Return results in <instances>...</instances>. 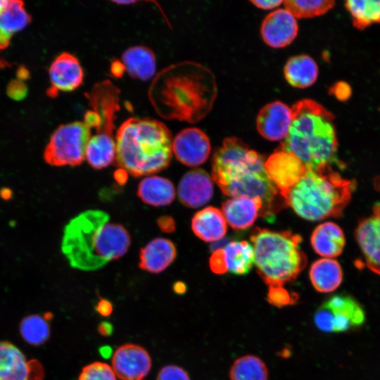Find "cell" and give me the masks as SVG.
Returning <instances> with one entry per match:
<instances>
[{
	"label": "cell",
	"instance_id": "4",
	"mask_svg": "<svg viewBox=\"0 0 380 380\" xmlns=\"http://www.w3.org/2000/svg\"><path fill=\"white\" fill-rule=\"evenodd\" d=\"M116 165L138 177L159 172L172 156V134L161 121L129 118L115 134Z\"/></svg>",
	"mask_w": 380,
	"mask_h": 380
},
{
	"label": "cell",
	"instance_id": "19",
	"mask_svg": "<svg viewBox=\"0 0 380 380\" xmlns=\"http://www.w3.org/2000/svg\"><path fill=\"white\" fill-rule=\"evenodd\" d=\"M355 237L367 265L380 274V213L362 220L356 229Z\"/></svg>",
	"mask_w": 380,
	"mask_h": 380
},
{
	"label": "cell",
	"instance_id": "27",
	"mask_svg": "<svg viewBox=\"0 0 380 380\" xmlns=\"http://www.w3.org/2000/svg\"><path fill=\"white\" fill-rule=\"evenodd\" d=\"M137 195L146 204L164 206L173 201L175 189L170 180L162 177L151 176L139 182Z\"/></svg>",
	"mask_w": 380,
	"mask_h": 380
},
{
	"label": "cell",
	"instance_id": "16",
	"mask_svg": "<svg viewBox=\"0 0 380 380\" xmlns=\"http://www.w3.org/2000/svg\"><path fill=\"white\" fill-rule=\"evenodd\" d=\"M298 31L296 18L285 8L270 13L263 20L260 27L263 41L275 49L289 45L296 37Z\"/></svg>",
	"mask_w": 380,
	"mask_h": 380
},
{
	"label": "cell",
	"instance_id": "8",
	"mask_svg": "<svg viewBox=\"0 0 380 380\" xmlns=\"http://www.w3.org/2000/svg\"><path fill=\"white\" fill-rule=\"evenodd\" d=\"M120 94L119 88L108 80L96 83L86 93L91 108L98 114L95 134L91 135L85 153V159L94 169H103L115 161V120L120 109Z\"/></svg>",
	"mask_w": 380,
	"mask_h": 380
},
{
	"label": "cell",
	"instance_id": "22",
	"mask_svg": "<svg viewBox=\"0 0 380 380\" xmlns=\"http://www.w3.org/2000/svg\"><path fill=\"white\" fill-rule=\"evenodd\" d=\"M191 229L195 235L205 242L222 239L227 233V222L222 211L208 206L198 211L191 220Z\"/></svg>",
	"mask_w": 380,
	"mask_h": 380
},
{
	"label": "cell",
	"instance_id": "14",
	"mask_svg": "<svg viewBox=\"0 0 380 380\" xmlns=\"http://www.w3.org/2000/svg\"><path fill=\"white\" fill-rule=\"evenodd\" d=\"M50 96L59 91L68 92L77 89L84 80V70L78 58L68 52H63L52 61L49 68Z\"/></svg>",
	"mask_w": 380,
	"mask_h": 380
},
{
	"label": "cell",
	"instance_id": "37",
	"mask_svg": "<svg viewBox=\"0 0 380 380\" xmlns=\"http://www.w3.org/2000/svg\"><path fill=\"white\" fill-rule=\"evenodd\" d=\"M316 326L324 332H334V317L327 309L320 307L315 315Z\"/></svg>",
	"mask_w": 380,
	"mask_h": 380
},
{
	"label": "cell",
	"instance_id": "3",
	"mask_svg": "<svg viewBox=\"0 0 380 380\" xmlns=\"http://www.w3.org/2000/svg\"><path fill=\"white\" fill-rule=\"evenodd\" d=\"M129 245V234L122 225L110 222L103 210H88L65 227L61 251L71 267L94 271L123 256Z\"/></svg>",
	"mask_w": 380,
	"mask_h": 380
},
{
	"label": "cell",
	"instance_id": "17",
	"mask_svg": "<svg viewBox=\"0 0 380 380\" xmlns=\"http://www.w3.org/2000/svg\"><path fill=\"white\" fill-rule=\"evenodd\" d=\"M177 194L183 205L193 208L201 207L213 197V179L203 170H190L182 177Z\"/></svg>",
	"mask_w": 380,
	"mask_h": 380
},
{
	"label": "cell",
	"instance_id": "40",
	"mask_svg": "<svg viewBox=\"0 0 380 380\" xmlns=\"http://www.w3.org/2000/svg\"><path fill=\"white\" fill-rule=\"evenodd\" d=\"M159 227L165 232H172L175 229L174 220L168 216H163L158 220Z\"/></svg>",
	"mask_w": 380,
	"mask_h": 380
},
{
	"label": "cell",
	"instance_id": "20",
	"mask_svg": "<svg viewBox=\"0 0 380 380\" xmlns=\"http://www.w3.org/2000/svg\"><path fill=\"white\" fill-rule=\"evenodd\" d=\"M177 255L175 244L169 239L156 238L140 250L139 267L151 273L164 271Z\"/></svg>",
	"mask_w": 380,
	"mask_h": 380
},
{
	"label": "cell",
	"instance_id": "12",
	"mask_svg": "<svg viewBox=\"0 0 380 380\" xmlns=\"http://www.w3.org/2000/svg\"><path fill=\"white\" fill-rule=\"evenodd\" d=\"M211 151L207 134L197 127H186L173 139L172 153L182 164L194 167L206 161Z\"/></svg>",
	"mask_w": 380,
	"mask_h": 380
},
{
	"label": "cell",
	"instance_id": "21",
	"mask_svg": "<svg viewBox=\"0 0 380 380\" xmlns=\"http://www.w3.org/2000/svg\"><path fill=\"white\" fill-rule=\"evenodd\" d=\"M121 63L124 70L134 79L146 81L156 75V55L147 46L135 45L127 48L122 54Z\"/></svg>",
	"mask_w": 380,
	"mask_h": 380
},
{
	"label": "cell",
	"instance_id": "24",
	"mask_svg": "<svg viewBox=\"0 0 380 380\" xmlns=\"http://www.w3.org/2000/svg\"><path fill=\"white\" fill-rule=\"evenodd\" d=\"M31 22V15L26 11L24 2L8 1L6 8L0 13V49H6L13 35Z\"/></svg>",
	"mask_w": 380,
	"mask_h": 380
},
{
	"label": "cell",
	"instance_id": "34",
	"mask_svg": "<svg viewBox=\"0 0 380 380\" xmlns=\"http://www.w3.org/2000/svg\"><path fill=\"white\" fill-rule=\"evenodd\" d=\"M78 380H116V375L108 365L94 362L83 367Z\"/></svg>",
	"mask_w": 380,
	"mask_h": 380
},
{
	"label": "cell",
	"instance_id": "35",
	"mask_svg": "<svg viewBox=\"0 0 380 380\" xmlns=\"http://www.w3.org/2000/svg\"><path fill=\"white\" fill-rule=\"evenodd\" d=\"M267 299L271 305L281 308L289 304H293L296 298L287 289L283 288L268 290Z\"/></svg>",
	"mask_w": 380,
	"mask_h": 380
},
{
	"label": "cell",
	"instance_id": "6",
	"mask_svg": "<svg viewBox=\"0 0 380 380\" xmlns=\"http://www.w3.org/2000/svg\"><path fill=\"white\" fill-rule=\"evenodd\" d=\"M306 167L300 181L281 195L284 203L298 216L310 221L339 215L351 196L352 182L343 178L330 165Z\"/></svg>",
	"mask_w": 380,
	"mask_h": 380
},
{
	"label": "cell",
	"instance_id": "36",
	"mask_svg": "<svg viewBox=\"0 0 380 380\" xmlns=\"http://www.w3.org/2000/svg\"><path fill=\"white\" fill-rule=\"evenodd\" d=\"M156 380H190L187 372L176 365H167L163 367Z\"/></svg>",
	"mask_w": 380,
	"mask_h": 380
},
{
	"label": "cell",
	"instance_id": "31",
	"mask_svg": "<svg viewBox=\"0 0 380 380\" xmlns=\"http://www.w3.org/2000/svg\"><path fill=\"white\" fill-rule=\"evenodd\" d=\"M345 6L352 16L354 26L364 29L374 23H380V1H348Z\"/></svg>",
	"mask_w": 380,
	"mask_h": 380
},
{
	"label": "cell",
	"instance_id": "10",
	"mask_svg": "<svg viewBox=\"0 0 380 380\" xmlns=\"http://www.w3.org/2000/svg\"><path fill=\"white\" fill-rule=\"evenodd\" d=\"M265 168L280 196L298 182L307 170L300 158L280 147L265 160Z\"/></svg>",
	"mask_w": 380,
	"mask_h": 380
},
{
	"label": "cell",
	"instance_id": "48",
	"mask_svg": "<svg viewBox=\"0 0 380 380\" xmlns=\"http://www.w3.org/2000/svg\"><path fill=\"white\" fill-rule=\"evenodd\" d=\"M6 65V63L5 61H1V60L0 59V68H1V67H4V66H5Z\"/></svg>",
	"mask_w": 380,
	"mask_h": 380
},
{
	"label": "cell",
	"instance_id": "2",
	"mask_svg": "<svg viewBox=\"0 0 380 380\" xmlns=\"http://www.w3.org/2000/svg\"><path fill=\"white\" fill-rule=\"evenodd\" d=\"M212 179L232 198H260L261 215L271 219L279 209V191L267 177L263 157L237 137H226L212 158Z\"/></svg>",
	"mask_w": 380,
	"mask_h": 380
},
{
	"label": "cell",
	"instance_id": "46",
	"mask_svg": "<svg viewBox=\"0 0 380 380\" xmlns=\"http://www.w3.org/2000/svg\"><path fill=\"white\" fill-rule=\"evenodd\" d=\"M115 177L118 182L124 183V182H125L127 179L126 172L122 169L115 172Z\"/></svg>",
	"mask_w": 380,
	"mask_h": 380
},
{
	"label": "cell",
	"instance_id": "23",
	"mask_svg": "<svg viewBox=\"0 0 380 380\" xmlns=\"http://www.w3.org/2000/svg\"><path fill=\"white\" fill-rule=\"evenodd\" d=\"M345 242L343 230L332 222L319 224L310 237L312 248L316 253L324 258L338 256L343 250Z\"/></svg>",
	"mask_w": 380,
	"mask_h": 380
},
{
	"label": "cell",
	"instance_id": "33",
	"mask_svg": "<svg viewBox=\"0 0 380 380\" xmlns=\"http://www.w3.org/2000/svg\"><path fill=\"white\" fill-rule=\"evenodd\" d=\"M285 9L296 18H310L322 15L335 4L331 0H286L283 1Z\"/></svg>",
	"mask_w": 380,
	"mask_h": 380
},
{
	"label": "cell",
	"instance_id": "13",
	"mask_svg": "<svg viewBox=\"0 0 380 380\" xmlns=\"http://www.w3.org/2000/svg\"><path fill=\"white\" fill-rule=\"evenodd\" d=\"M113 369L121 380H144L151 367L148 353L139 345L127 343L114 353Z\"/></svg>",
	"mask_w": 380,
	"mask_h": 380
},
{
	"label": "cell",
	"instance_id": "7",
	"mask_svg": "<svg viewBox=\"0 0 380 380\" xmlns=\"http://www.w3.org/2000/svg\"><path fill=\"white\" fill-rule=\"evenodd\" d=\"M250 240L257 272L268 290L284 288L307 265V256L299 246L302 242L299 234L256 227Z\"/></svg>",
	"mask_w": 380,
	"mask_h": 380
},
{
	"label": "cell",
	"instance_id": "44",
	"mask_svg": "<svg viewBox=\"0 0 380 380\" xmlns=\"http://www.w3.org/2000/svg\"><path fill=\"white\" fill-rule=\"evenodd\" d=\"M99 352L100 355L102 357L107 359V358H109L112 355L113 349L109 346H103L99 348Z\"/></svg>",
	"mask_w": 380,
	"mask_h": 380
},
{
	"label": "cell",
	"instance_id": "42",
	"mask_svg": "<svg viewBox=\"0 0 380 380\" xmlns=\"http://www.w3.org/2000/svg\"><path fill=\"white\" fill-rule=\"evenodd\" d=\"M253 5L256 7L263 9V10H270L274 8L279 6L280 4H283V1L280 0H270V1H250Z\"/></svg>",
	"mask_w": 380,
	"mask_h": 380
},
{
	"label": "cell",
	"instance_id": "47",
	"mask_svg": "<svg viewBox=\"0 0 380 380\" xmlns=\"http://www.w3.org/2000/svg\"><path fill=\"white\" fill-rule=\"evenodd\" d=\"M8 4V0H0V13L6 8Z\"/></svg>",
	"mask_w": 380,
	"mask_h": 380
},
{
	"label": "cell",
	"instance_id": "39",
	"mask_svg": "<svg viewBox=\"0 0 380 380\" xmlns=\"http://www.w3.org/2000/svg\"><path fill=\"white\" fill-rule=\"evenodd\" d=\"M335 96L341 101L347 100L351 94V89L346 82H338L332 89Z\"/></svg>",
	"mask_w": 380,
	"mask_h": 380
},
{
	"label": "cell",
	"instance_id": "28",
	"mask_svg": "<svg viewBox=\"0 0 380 380\" xmlns=\"http://www.w3.org/2000/svg\"><path fill=\"white\" fill-rule=\"evenodd\" d=\"M222 249L227 272L245 275L250 272L255 259L251 243L246 241H234Z\"/></svg>",
	"mask_w": 380,
	"mask_h": 380
},
{
	"label": "cell",
	"instance_id": "26",
	"mask_svg": "<svg viewBox=\"0 0 380 380\" xmlns=\"http://www.w3.org/2000/svg\"><path fill=\"white\" fill-rule=\"evenodd\" d=\"M284 74L291 86L304 89L312 86L316 82L318 66L314 59L308 55L295 56L286 63Z\"/></svg>",
	"mask_w": 380,
	"mask_h": 380
},
{
	"label": "cell",
	"instance_id": "15",
	"mask_svg": "<svg viewBox=\"0 0 380 380\" xmlns=\"http://www.w3.org/2000/svg\"><path fill=\"white\" fill-rule=\"evenodd\" d=\"M292 118L291 108L289 106L280 101L269 103L257 115V130L269 141H284L288 135Z\"/></svg>",
	"mask_w": 380,
	"mask_h": 380
},
{
	"label": "cell",
	"instance_id": "11",
	"mask_svg": "<svg viewBox=\"0 0 380 380\" xmlns=\"http://www.w3.org/2000/svg\"><path fill=\"white\" fill-rule=\"evenodd\" d=\"M44 369L36 360H27L18 348L0 342V380H43Z\"/></svg>",
	"mask_w": 380,
	"mask_h": 380
},
{
	"label": "cell",
	"instance_id": "25",
	"mask_svg": "<svg viewBox=\"0 0 380 380\" xmlns=\"http://www.w3.org/2000/svg\"><path fill=\"white\" fill-rule=\"evenodd\" d=\"M309 276L315 289L319 293L334 291L341 284L343 272L340 264L332 258H322L315 261Z\"/></svg>",
	"mask_w": 380,
	"mask_h": 380
},
{
	"label": "cell",
	"instance_id": "41",
	"mask_svg": "<svg viewBox=\"0 0 380 380\" xmlns=\"http://www.w3.org/2000/svg\"><path fill=\"white\" fill-rule=\"evenodd\" d=\"M96 310L102 316L108 317L113 312L112 303L106 299H101L97 303Z\"/></svg>",
	"mask_w": 380,
	"mask_h": 380
},
{
	"label": "cell",
	"instance_id": "38",
	"mask_svg": "<svg viewBox=\"0 0 380 380\" xmlns=\"http://www.w3.org/2000/svg\"><path fill=\"white\" fill-rule=\"evenodd\" d=\"M209 264L211 270L215 274H222L227 272L222 248L213 252L210 258Z\"/></svg>",
	"mask_w": 380,
	"mask_h": 380
},
{
	"label": "cell",
	"instance_id": "30",
	"mask_svg": "<svg viewBox=\"0 0 380 380\" xmlns=\"http://www.w3.org/2000/svg\"><path fill=\"white\" fill-rule=\"evenodd\" d=\"M230 380H267L268 369L258 357L246 355L237 358L229 371Z\"/></svg>",
	"mask_w": 380,
	"mask_h": 380
},
{
	"label": "cell",
	"instance_id": "5",
	"mask_svg": "<svg viewBox=\"0 0 380 380\" xmlns=\"http://www.w3.org/2000/svg\"><path fill=\"white\" fill-rule=\"evenodd\" d=\"M292 122L280 148L310 167L338 164V141L333 114L315 101L305 99L291 108Z\"/></svg>",
	"mask_w": 380,
	"mask_h": 380
},
{
	"label": "cell",
	"instance_id": "18",
	"mask_svg": "<svg viewBox=\"0 0 380 380\" xmlns=\"http://www.w3.org/2000/svg\"><path fill=\"white\" fill-rule=\"evenodd\" d=\"M262 201L260 198L237 197L228 199L222 205V213L234 230L251 227L261 215Z\"/></svg>",
	"mask_w": 380,
	"mask_h": 380
},
{
	"label": "cell",
	"instance_id": "29",
	"mask_svg": "<svg viewBox=\"0 0 380 380\" xmlns=\"http://www.w3.org/2000/svg\"><path fill=\"white\" fill-rule=\"evenodd\" d=\"M322 307L334 316L341 317L350 322L353 328L360 327L365 321V312L361 305L346 294H337L327 300Z\"/></svg>",
	"mask_w": 380,
	"mask_h": 380
},
{
	"label": "cell",
	"instance_id": "9",
	"mask_svg": "<svg viewBox=\"0 0 380 380\" xmlns=\"http://www.w3.org/2000/svg\"><path fill=\"white\" fill-rule=\"evenodd\" d=\"M92 129L84 120L61 125L52 133L45 147L44 161L56 167L82 164Z\"/></svg>",
	"mask_w": 380,
	"mask_h": 380
},
{
	"label": "cell",
	"instance_id": "32",
	"mask_svg": "<svg viewBox=\"0 0 380 380\" xmlns=\"http://www.w3.org/2000/svg\"><path fill=\"white\" fill-rule=\"evenodd\" d=\"M49 319L47 315H32L25 317L20 324L23 338L34 346L44 343L50 335Z\"/></svg>",
	"mask_w": 380,
	"mask_h": 380
},
{
	"label": "cell",
	"instance_id": "45",
	"mask_svg": "<svg viewBox=\"0 0 380 380\" xmlns=\"http://www.w3.org/2000/svg\"><path fill=\"white\" fill-rule=\"evenodd\" d=\"M173 290L177 294H183L186 291V286L183 282L177 281L174 284Z\"/></svg>",
	"mask_w": 380,
	"mask_h": 380
},
{
	"label": "cell",
	"instance_id": "1",
	"mask_svg": "<svg viewBox=\"0 0 380 380\" xmlns=\"http://www.w3.org/2000/svg\"><path fill=\"white\" fill-rule=\"evenodd\" d=\"M213 73L193 61L172 64L158 72L148 96L160 117L194 123L212 109L217 96Z\"/></svg>",
	"mask_w": 380,
	"mask_h": 380
},
{
	"label": "cell",
	"instance_id": "43",
	"mask_svg": "<svg viewBox=\"0 0 380 380\" xmlns=\"http://www.w3.org/2000/svg\"><path fill=\"white\" fill-rule=\"evenodd\" d=\"M99 333L103 336H110L113 331V327L111 323L103 321L101 322L98 326Z\"/></svg>",
	"mask_w": 380,
	"mask_h": 380
}]
</instances>
